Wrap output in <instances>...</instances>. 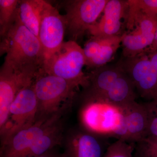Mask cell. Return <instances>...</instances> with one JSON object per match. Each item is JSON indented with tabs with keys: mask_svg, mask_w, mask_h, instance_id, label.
<instances>
[{
	"mask_svg": "<svg viewBox=\"0 0 157 157\" xmlns=\"http://www.w3.org/2000/svg\"><path fill=\"white\" fill-rule=\"evenodd\" d=\"M80 119L83 128L93 134L125 140L127 129L122 108L105 101L86 100Z\"/></svg>",
	"mask_w": 157,
	"mask_h": 157,
	"instance_id": "cell-1",
	"label": "cell"
},
{
	"mask_svg": "<svg viewBox=\"0 0 157 157\" xmlns=\"http://www.w3.org/2000/svg\"><path fill=\"white\" fill-rule=\"evenodd\" d=\"M41 66L4 62L0 70V130L8 121L10 105L17 94L33 83Z\"/></svg>",
	"mask_w": 157,
	"mask_h": 157,
	"instance_id": "cell-5",
	"label": "cell"
},
{
	"mask_svg": "<svg viewBox=\"0 0 157 157\" xmlns=\"http://www.w3.org/2000/svg\"><path fill=\"white\" fill-rule=\"evenodd\" d=\"M123 109L127 129L125 141L136 143L147 136L152 114L151 102H135Z\"/></svg>",
	"mask_w": 157,
	"mask_h": 157,
	"instance_id": "cell-14",
	"label": "cell"
},
{
	"mask_svg": "<svg viewBox=\"0 0 157 157\" xmlns=\"http://www.w3.org/2000/svg\"><path fill=\"white\" fill-rule=\"evenodd\" d=\"M126 59L121 67L130 76L142 98L157 102V70L152 66L146 52Z\"/></svg>",
	"mask_w": 157,
	"mask_h": 157,
	"instance_id": "cell-10",
	"label": "cell"
},
{
	"mask_svg": "<svg viewBox=\"0 0 157 157\" xmlns=\"http://www.w3.org/2000/svg\"><path fill=\"white\" fill-rule=\"evenodd\" d=\"M36 157H64V155L56 147Z\"/></svg>",
	"mask_w": 157,
	"mask_h": 157,
	"instance_id": "cell-22",
	"label": "cell"
},
{
	"mask_svg": "<svg viewBox=\"0 0 157 157\" xmlns=\"http://www.w3.org/2000/svg\"><path fill=\"white\" fill-rule=\"evenodd\" d=\"M157 51V41L153 42L150 46L144 51L146 53H150L154 52Z\"/></svg>",
	"mask_w": 157,
	"mask_h": 157,
	"instance_id": "cell-23",
	"label": "cell"
},
{
	"mask_svg": "<svg viewBox=\"0 0 157 157\" xmlns=\"http://www.w3.org/2000/svg\"><path fill=\"white\" fill-rule=\"evenodd\" d=\"M156 102V103H157V102Z\"/></svg>",
	"mask_w": 157,
	"mask_h": 157,
	"instance_id": "cell-25",
	"label": "cell"
},
{
	"mask_svg": "<svg viewBox=\"0 0 157 157\" xmlns=\"http://www.w3.org/2000/svg\"><path fill=\"white\" fill-rule=\"evenodd\" d=\"M66 33L64 15L60 14L55 7L43 1L38 38L43 49L44 60L59 48L64 42Z\"/></svg>",
	"mask_w": 157,
	"mask_h": 157,
	"instance_id": "cell-11",
	"label": "cell"
},
{
	"mask_svg": "<svg viewBox=\"0 0 157 157\" xmlns=\"http://www.w3.org/2000/svg\"><path fill=\"white\" fill-rule=\"evenodd\" d=\"M151 102L152 114L147 136H157V104L153 101Z\"/></svg>",
	"mask_w": 157,
	"mask_h": 157,
	"instance_id": "cell-21",
	"label": "cell"
},
{
	"mask_svg": "<svg viewBox=\"0 0 157 157\" xmlns=\"http://www.w3.org/2000/svg\"><path fill=\"white\" fill-rule=\"evenodd\" d=\"M122 36H92L83 48L86 66L94 70L107 65L121 43Z\"/></svg>",
	"mask_w": 157,
	"mask_h": 157,
	"instance_id": "cell-13",
	"label": "cell"
},
{
	"mask_svg": "<svg viewBox=\"0 0 157 157\" xmlns=\"http://www.w3.org/2000/svg\"><path fill=\"white\" fill-rule=\"evenodd\" d=\"M102 137L83 129L69 132L64 140V157H104L107 149Z\"/></svg>",
	"mask_w": 157,
	"mask_h": 157,
	"instance_id": "cell-12",
	"label": "cell"
},
{
	"mask_svg": "<svg viewBox=\"0 0 157 157\" xmlns=\"http://www.w3.org/2000/svg\"><path fill=\"white\" fill-rule=\"evenodd\" d=\"M127 9L128 1L109 0L104 10V15L89 30L92 36H117L120 31L122 18Z\"/></svg>",
	"mask_w": 157,
	"mask_h": 157,
	"instance_id": "cell-15",
	"label": "cell"
},
{
	"mask_svg": "<svg viewBox=\"0 0 157 157\" xmlns=\"http://www.w3.org/2000/svg\"><path fill=\"white\" fill-rule=\"evenodd\" d=\"M38 100L33 84L20 92L10 105L8 121L0 130L1 144L33 124L38 118Z\"/></svg>",
	"mask_w": 157,
	"mask_h": 157,
	"instance_id": "cell-8",
	"label": "cell"
},
{
	"mask_svg": "<svg viewBox=\"0 0 157 157\" xmlns=\"http://www.w3.org/2000/svg\"><path fill=\"white\" fill-rule=\"evenodd\" d=\"M109 0H74L66 2L64 15L66 32L72 41L76 42L96 21Z\"/></svg>",
	"mask_w": 157,
	"mask_h": 157,
	"instance_id": "cell-9",
	"label": "cell"
},
{
	"mask_svg": "<svg viewBox=\"0 0 157 157\" xmlns=\"http://www.w3.org/2000/svg\"><path fill=\"white\" fill-rule=\"evenodd\" d=\"M157 27L156 28V30L155 33V39L154 40L153 42H157Z\"/></svg>",
	"mask_w": 157,
	"mask_h": 157,
	"instance_id": "cell-24",
	"label": "cell"
},
{
	"mask_svg": "<svg viewBox=\"0 0 157 157\" xmlns=\"http://www.w3.org/2000/svg\"><path fill=\"white\" fill-rule=\"evenodd\" d=\"M18 0H0V35L2 37L15 22Z\"/></svg>",
	"mask_w": 157,
	"mask_h": 157,
	"instance_id": "cell-17",
	"label": "cell"
},
{
	"mask_svg": "<svg viewBox=\"0 0 157 157\" xmlns=\"http://www.w3.org/2000/svg\"><path fill=\"white\" fill-rule=\"evenodd\" d=\"M128 27L135 29L122 36L121 44L125 57L136 56L152 44L157 27V17L129 8Z\"/></svg>",
	"mask_w": 157,
	"mask_h": 157,
	"instance_id": "cell-7",
	"label": "cell"
},
{
	"mask_svg": "<svg viewBox=\"0 0 157 157\" xmlns=\"http://www.w3.org/2000/svg\"><path fill=\"white\" fill-rule=\"evenodd\" d=\"M67 109L48 117L38 119L33 124L15 133L1 144L0 157H34V150L38 140L63 121Z\"/></svg>",
	"mask_w": 157,
	"mask_h": 157,
	"instance_id": "cell-6",
	"label": "cell"
},
{
	"mask_svg": "<svg viewBox=\"0 0 157 157\" xmlns=\"http://www.w3.org/2000/svg\"><path fill=\"white\" fill-rule=\"evenodd\" d=\"M129 8L157 17V0L128 1Z\"/></svg>",
	"mask_w": 157,
	"mask_h": 157,
	"instance_id": "cell-20",
	"label": "cell"
},
{
	"mask_svg": "<svg viewBox=\"0 0 157 157\" xmlns=\"http://www.w3.org/2000/svg\"><path fill=\"white\" fill-rule=\"evenodd\" d=\"M135 143L119 139L107 147L104 157H134Z\"/></svg>",
	"mask_w": 157,
	"mask_h": 157,
	"instance_id": "cell-19",
	"label": "cell"
},
{
	"mask_svg": "<svg viewBox=\"0 0 157 157\" xmlns=\"http://www.w3.org/2000/svg\"><path fill=\"white\" fill-rule=\"evenodd\" d=\"M1 55L5 63L15 65L36 64L42 67L44 55L39 38L21 23L17 14L15 22L1 37Z\"/></svg>",
	"mask_w": 157,
	"mask_h": 157,
	"instance_id": "cell-3",
	"label": "cell"
},
{
	"mask_svg": "<svg viewBox=\"0 0 157 157\" xmlns=\"http://www.w3.org/2000/svg\"><path fill=\"white\" fill-rule=\"evenodd\" d=\"M134 157H157V136H147L135 143Z\"/></svg>",
	"mask_w": 157,
	"mask_h": 157,
	"instance_id": "cell-18",
	"label": "cell"
},
{
	"mask_svg": "<svg viewBox=\"0 0 157 157\" xmlns=\"http://www.w3.org/2000/svg\"><path fill=\"white\" fill-rule=\"evenodd\" d=\"M86 66L83 48L75 41L64 42L48 59L40 70L44 73L60 77L82 86H88V78L82 72Z\"/></svg>",
	"mask_w": 157,
	"mask_h": 157,
	"instance_id": "cell-4",
	"label": "cell"
},
{
	"mask_svg": "<svg viewBox=\"0 0 157 157\" xmlns=\"http://www.w3.org/2000/svg\"><path fill=\"white\" fill-rule=\"evenodd\" d=\"M33 87L38 100V119L67 109L75 90L79 86L72 82L44 73L40 68Z\"/></svg>",
	"mask_w": 157,
	"mask_h": 157,
	"instance_id": "cell-2",
	"label": "cell"
},
{
	"mask_svg": "<svg viewBox=\"0 0 157 157\" xmlns=\"http://www.w3.org/2000/svg\"><path fill=\"white\" fill-rule=\"evenodd\" d=\"M43 1H19L17 9V14L21 22L38 38Z\"/></svg>",
	"mask_w": 157,
	"mask_h": 157,
	"instance_id": "cell-16",
	"label": "cell"
}]
</instances>
